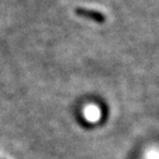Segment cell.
<instances>
[{
  "instance_id": "obj_1",
  "label": "cell",
  "mask_w": 159,
  "mask_h": 159,
  "mask_svg": "<svg viewBox=\"0 0 159 159\" xmlns=\"http://www.w3.org/2000/svg\"><path fill=\"white\" fill-rule=\"evenodd\" d=\"M75 13H76L79 17L92 20V21H95V22H97V23H103V22H105V20H106L104 15L101 13L99 11L85 9V8H80V7L75 8Z\"/></svg>"
}]
</instances>
